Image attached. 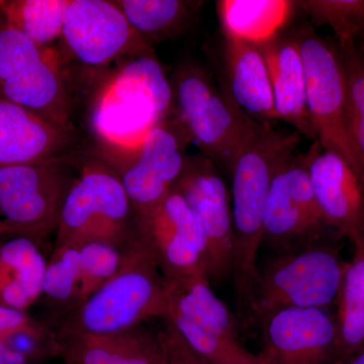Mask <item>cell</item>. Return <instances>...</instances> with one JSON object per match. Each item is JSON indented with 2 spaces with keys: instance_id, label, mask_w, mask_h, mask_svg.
Instances as JSON below:
<instances>
[{
  "instance_id": "6da1fadb",
  "label": "cell",
  "mask_w": 364,
  "mask_h": 364,
  "mask_svg": "<svg viewBox=\"0 0 364 364\" xmlns=\"http://www.w3.org/2000/svg\"><path fill=\"white\" fill-rule=\"evenodd\" d=\"M174 112L170 78L154 54L122 62L100 86L91 107V129L102 149L98 154L116 161Z\"/></svg>"
},
{
  "instance_id": "7a4b0ae2",
  "label": "cell",
  "mask_w": 364,
  "mask_h": 364,
  "mask_svg": "<svg viewBox=\"0 0 364 364\" xmlns=\"http://www.w3.org/2000/svg\"><path fill=\"white\" fill-rule=\"evenodd\" d=\"M301 136L296 131L261 126L243 146L233 165L231 208L233 220V273L243 306L258 277L257 254L273 177L296 154Z\"/></svg>"
},
{
  "instance_id": "3957f363",
  "label": "cell",
  "mask_w": 364,
  "mask_h": 364,
  "mask_svg": "<svg viewBox=\"0 0 364 364\" xmlns=\"http://www.w3.org/2000/svg\"><path fill=\"white\" fill-rule=\"evenodd\" d=\"M166 312L164 279L138 236L127 248L119 272L51 325L59 333L109 335L164 318Z\"/></svg>"
},
{
  "instance_id": "277c9868",
  "label": "cell",
  "mask_w": 364,
  "mask_h": 364,
  "mask_svg": "<svg viewBox=\"0 0 364 364\" xmlns=\"http://www.w3.org/2000/svg\"><path fill=\"white\" fill-rule=\"evenodd\" d=\"M331 237L303 247L275 253L261 269L246 306L259 323L289 308L325 309L336 304L347 261Z\"/></svg>"
},
{
  "instance_id": "5b68a950",
  "label": "cell",
  "mask_w": 364,
  "mask_h": 364,
  "mask_svg": "<svg viewBox=\"0 0 364 364\" xmlns=\"http://www.w3.org/2000/svg\"><path fill=\"white\" fill-rule=\"evenodd\" d=\"M170 82L177 117L200 153L231 173L242 148L261 124L242 112L198 62L182 61Z\"/></svg>"
},
{
  "instance_id": "8992f818",
  "label": "cell",
  "mask_w": 364,
  "mask_h": 364,
  "mask_svg": "<svg viewBox=\"0 0 364 364\" xmlns=\"http://www.w3.org/2000/svg\"><path fill=\"white\" fill-rule=\"evenodd\" d=\"M136 214L121 178L102 155H80L61 213L55 246L102 240L126 249L138 239Z\"/></svg>"
},
{
  "instance_id": "52a82bcc",
  "label": "cell",
  "mask_w": 364,
  "mask_h": 364,
  "mask_svg": "<svg viewBox=\"0 0 364 364\" xmlns=\"http://www.w3.org/2000/svg\"><path fill=\"white\" fill-rule=\"evenodd\" d=\"M80 155L0 166V219L11 236L43 244L56 233Z\"/></svg>"
},
{
  "instance_id": "ba28073f",
  "label": "cell",
  "mask_w": 364,
  "mask_h": 364,
  "mask_svg": "<svg viewBox=\"0 0 364 364\" xmlns=\"http://www.w3.org/2000/svg\"><path fill=\"white\" fill-rule=\"evenodd\" d=\"M171 326L189 348L208 364H261L239 342L232 314L205 277L164 279Z\"/></svg>"
},
{
  "instance_id": "9c48e42d",
  "label": "cell",
  "mask_w": 364,
  "mask_h": 364,
  "mask_svg": "<svg viewBox=\"0 0 364 364\" xmlns=\"http://www.w3.org/2000/svg\"><path fill=\"white\" fill-rule=\"evenodd\" d=\"M306 74V100L316 140L323 149L344 158L358 176L346 129V81L334 39L316 32L311 23L291 30ZM359 178V176H358Z\"/></svg>"
},
{
  "instance_id": "30bf717a",
  "label": "cell",
  "mask_w": 364,
  "mask_h": 364,
  "mask_svg": "<svg viewBox=\"0 0 364 364\" xmlns=\"http://www.w3.org/2000/svg\"><path fill=\"white\" fill-rule=\"evenodd\" d=\"M56 49L64 65L75 62L92 69L154 54L114 0H71Z\"/></svg>"
},
{
  "instance_id": "8fae6325",
  "label": "cell",
  "mask_w": 364,
  "mask_h": 364,
  "mask_svg": "<svg viewBox=\"0 0 364 364\" xmlns=\"http://www.w3.org/2000/svg\"><path fill=\"white\" fill-rule=\"evenodd\" d=\"M309 151L287 160L273 177L268 193L261 247L275 253L339 237L326 222L308 173Z\"/></svg>"
},
{
  "instance_id": "7c38bea8",
  "label": "cell",
  "mask_w": 364,
  "mask_h": 364,
  "mask_svg": "<svg viewBox=\"0 0 364 364\" xmlns=\"http://www.w3.org/2000/svg\"><path fill=\"white\" fill-rule=\"evenodd\" d=\"M193 142L176 112L148 131L130 152L109 163L121 178L136 214L161 203L181 177Z\"/></svg>"
},
{
  "instance_id": "4fadbf2b",
  "label": "cell",
  "mask_w": 364,
  "mask_h": 364,
  "mask_svg": "<svg viewBox=\"0 0 364 364\" xmlns=\"http://www.w3.org/2000/svg\"><path fill=\"white\" fill-rule=\"evenodd\" d=\"M136 227L163 279L208 277L207 237L198 218L174 189L155 207L136 214Z\"/></svg>"
},
{
  "instance_id": "5bb4252c",
  "label": "cell",
  "mask_w": 364,
  "mask_h": 364,
  "mask_svg": "<svg viewBox=\"0 0 364 364\" xmlns=\"http://www.w3.org/2000/svg\"><path fill=\"white\" fill-rule=\"evenodd\" d=\"M198 218L210 248L208 279H225L233 272L234 241L231 196L221 170L202 153L188 155L174 186Z\"/></svg>"
},
{
  "instance_id": "9a60e30c",
  "label": "cell",
  "mask_w": 364,
  "mask_h": 364,
  "mask_svg": "<svg viewBox=\"0 0 364 364\" xmlns=\"http://www.w3.org/2000/svg\"><path fill=\"white\" fill-rule=\"evenodd\" d=\"M261 364H338L335 316L325 309H282L259 323Z\"/></svg>"
},
{
  "instance_id": "2e32d148",
  "label": "cell",
  "mask_w": 364,
  "mask_h": 364,
  "mask_svg": "<svg viewBox=\"0 0 364 364\" xmlns=\"http://www.w3.org/2000/svg\"><path fill=\"white\" fill-rule=\"evenodd\" d=\"M308 173L326 222L355 246L364 240V188L349 163L317 140L309 148Z\"/></svg>"
},
{
  "instance_id": "e0dca14e",
  "label": "cell",
  "mask_w": 364,
  "mask_h": 364,
  "mask_svg": "<svg viewBox=\"0 0 364 364\" xmlns=\"http://www.w3.org/2000/svg\"><path fill=\"white\" fill-rule=\"evenodd\" d=\"M215 61L217 82L242 112L262 126L277 119L264 57L256 43L222 33Z\"/></svg>"
},
{
  "instance_id": "ac0fdd59",
  "label": "cell",
  "mask_w": 364,
  "mask_h": 364,
  "mask_svg": "<svg viewBox=\"0 0 364 364\" xmlns=\"http://www.w3.org/2000/svg\"><path fill=\"white\" fill-rule=\"evenodd\" d=\"M76 131L0 97V166L75 154Z\"/></svg>"
},
{
  "instance_id": "d6986e66",
  "label": "cell",
  "mask_w": 364,
  "mask_h": 364,
  "mask_svg": "<svg viewBox=\"0 0 364 364\" xmlns=\"http://www.w3.org/2000/svg\"><path fill=\"white\" fill-rule=\"evenodd\" d=\"M257 45L269 73L277 119L293 127L299 135L316 141L306 109L305 68L293 33L282 30Z\"/></svg>"
},
{
  "instance_id": "ffe728a7",
  "label": "cell",
  "mask_w": 364,
  "mask_h": 364,
  "mask_svg": "<svg viewBox=\"0 0 364 364\" xmlns=\"http://www.w3.org/2000/svg\"><path fill=\"white\" fill-rule=\"evenodd\" d=\"M66 69L56 47L52 48L44 58L0 85V97L75 131Z\"/></svg>"
},
{
  "instance_id": "44dd1931",
  "label": "cell",
  "mask_w": 364,
  "mask_h": 364,
  "mask_svg": "<svg viewBox=\"0 0 364 364\" xmlns=\"http://www.w3.org/2000/svg\"><path fill=\"white\" fill-rule=\"evenodd\" d=\"M56 333L64 364H167L161 332L143 324L109 335Z\"/></svg>"
},
{
  "instance_id": "7402d4cb",
  "label": "cell",
  "mask_w": 364,
  "mask_h": 364,
  "mask_svg": "<svg viewBox=\"0 0 364 364\" xmlns=\"http://www.w3.org/2000/svg\"><path fill=\"white\" fill-rule=\"evenodd\" d=\"M41 247L23 236L0 241V305L26 311L42 298L48 260Z\"/></svg>"
},
{
  "instance_id": "603a6c76",
  "label": "cell",
  "mask_w": 364,
  "mask_h": 364,
  "mask_svg": "<svg viewBox=\"0 0 364 364\" xmlns=\"http://www.w3.org/2000/svg\"><path fill=\"white\" fill-rule=\"evenodd\" d=\"M127 21L148 47L178 37L183 33L203 1L186 0H114Z\"/></svg>"
},
{
  "instance_id": "cb8c5ba5",
  "label": "cell",
  "mask_w": 364,
  "mask_h": 364,
  "mask_svg": "<svg viewBox=\"0 0 364 364\" xmlns=\"http://www.w3.org/2000/svg\"><path fill=\"white\" fill-rule=\"evenodd\" d=\"M336 305L338 364H345L364 349V240L347 262Z\"/></svg>"
},
{
  "instance_id": "d4e9b609",
  "label": "cell",
  "mask_w": 364,
  "mask_h": 364,
  "mask_svg": "<svg viewBox=\"0 0 364 364\" xmlns=\"http://www.w3.org/2000/svg\"><path fill=\"white\" fill-rule=\"evenodd\" d=\"M294 1L224 0L217 2L221 32L257 44L284 30Z\"/></svg>"
},
{
  "instance_id": "484cf974",
  "label": "cell",
  "mask_w": 364,
  "mask_h": 364,
  "mask_svg": "<svg viewBox=\"0 0 364 364\" xmlns=\"http://www.w3.org/2000/svg\"><path fill=\"white\" fill-rule=\"evenodd\" d=\"M71 0H4L0 14L9 26L41 48H55L61 39Z\"/></svg>"
},
{
  "instance_id": "4316f807",
  "label": "cell",
  "mask_w": 364,
  "mask_h": 364,
  "mask_svg": "<svg viewBox=\"0 0 364 364\" xmlns=\"http://www.w3.org/2000/svg\"><path fill=\"white\" fill-rule=\"evenodd\" d=\"M80 282V243L54 246L46 267L42 294L54 321L77 306Z\"/></svg>"
},
{
  "instance_id": "83f0119b",
  "label": "cell",
  "mask_w": 364,
  "mask_h": 364,
  "mask_svg": "<svg viewBox=\"0 0 364 364\" xmlns=\"http://www.w3.org/2000/svg\"><path fill=\"white\" fill-rule=\"evenodd\" d=\"M336 43V42H335ZM346 81V129L364 188V41L338 45Z\"/></svg>"
},
{
  "instance_id": "f1b7e54d",
  "label": "cell",
  "mask_w": 364,
  "mask_h": 364,
  "mask_svg": "<svg viewBox=\"0 0 364 364\" xmlns=\"http://www.w3.org/2000/svg\"><path fill=\"white\" fill-rule=\"evenodd\" d=\"M294 6L310 18L314 28H331L337 44L363 42L364 0H301Z\"/></svg>"
},
{
  "instance_id": "f546056e",
  "label": "cell",
  "mask_w": 364,
  "mask_h": 364,
  "mask_svg": "<svg viewBox=\"0 0 364 364\" xmlns=\"http://www.w3.org/2000/svg\"><path fill=\"white\" fill-rule=\"evenodd\" d=\"M79 243L81 251V282L76 306L81 305L88 296L119 272L127 250V248L119 247L107 241L88 240Z\"/></svg>"
},
{
  "instance_id": "4dcf8cb0",
  "label": "cell",
  "mask_w": 364,
  "mask_h": 364,
  "mask_svg": "<svg viewBox=\"0 0 364 364\" xmlns=\"http://www.w3.org/2000/svg\"><path fill=\"white\" fill-rule=\"evenodd\" d=\"M1 16V14H0ZM52 48H41L25 33L0 21V85L16 77L28 67L44 58Z\"/></svg>"
},
{
  "instance_id": "1f68e13d",
  "label": "cell",
  "mask_w": 364,
  "mask_h": 364,
  "mask_svg": "<svg viewBox=\"0 0 364 364\" xmlns=\"http://www.w3.org/2000/svg\"><path fill=\"white\" fill-rule=\"evenodd\" d=\"M0 338L11 350L37 364H44L60 356L57 333L49 323L35 320L30 325Z\"/></svg>"
},
{
  "instance_id": "d6a6232c",
  "label": "cell",
  "mask_w": 364,
  "mask_h": 364,
  "mask_svg": "<svg viewBox=\"0 0 364 364\" xmlns=\"http://www.w3.org/2000/svg\"><path fill=\"white\" fill-rule=\"evenodd\" d=\"M161 335L166 349L167 364H208L189 348L171 326L165 323Z\"/></svg>"
},
{
  "instance_id": "836d02e7",
  "label": "cell",
  "mask_w": 364,
  "mask_h": 364,
  "mask_svg": "<svg viewBox=\"0 0 364 364\" xmlns=\"http://www.w3.org/2000/svg\"><path fill=\"white\" fill-rule=\"evenodd\" d=\"M35 318L26 311L0 305V337L11 334L33 323Z\"/></svg>"
},
{
  "instance_id": "e575fe53",
  "label": "cell",
  "mask_w": 364,
  "mask_h": 364,
  "mask_svg": "<svg viewBox=\"0 0 364 364\" xmlns=\"http://www.w3.org/2000/svg\"><path fill=\"white\" fill-rule=\"evenodd\" d=\"M0 364H37L11 350L4 340L0 338Z\"/></svg>"
},
{
  "instance_id": "d590c367",
  "label": "cell",
  "mask_w": 364,
  "mask_h": 364,
  "mask_svg": "<svg viewBox=\"0 0 364 364\" xmlns=\"http://www.w3.org/2000/svg\"><path fill=\"white\" fill-rule=\"evenodd\" d=\"M345 364H364V349Z\"/></svg>"
},
{
  "instance_id": "8d00e7d4",
  "label": "cell",
  "mask_w": 364,
  "mask_h": 364,
  "mask_svg": "<svg viewBox=\"0 0 364 364\" xmlns=\"http://www.w3.org/2000/svg\"><path fill=\"white\" fill-rule=\"evenodd\" d=\"M11 231H9V227L0 219V238L4 236H11Z\"/></svg>"
},
{
  "instance_id": "74e56055",
  "label": "cell",
  "mask_w": 364,
  "mask_h": 364,
  "mask_svg": "<svg viewBox=\"0 0 364 364\" xmlns=\"http://www.w3.org/2000/svg\"><path fill=\"white\" fill-rule=\"evenodd\" d=\"M4 0H0V7L4 4Z\"/></svg>"
}]
</instances>
